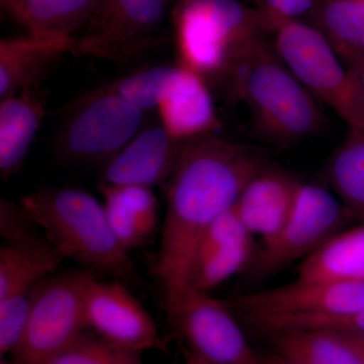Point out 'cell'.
<instances>
[{"label": "cell", "instance_id": "cell-16", "mask_svg": "<svg viewBox=\"0 0 364 364\" xmlns=\"http://www.w3.org/2000/svg\"><path fill=\"white\" fill-rule=\"evenodd\" d=\"M74 41L30 35L0 41V100L39 87Z\"/></svg>", "mask_w": 364, "mask_h": 364}, {"label": "cell", "instance_id": "cell-15", "mask_svg": "<svg viewBox=\"0 0 364 364\" xmlns=\"http://www.w3.org/2000/svg\"><path fill=\"white\" fill-rule=\"evenodd\" d=\"M160 123L181 141L217 134L222 128L208 81L196 72L176 65L160 95Z\"/></svg>", "mask_w": 364, "mask_h": 364}, {"label": "cell", "instance_id": "cell-37", "mask_svg": "<svg viewBox=\"0 0 364 364\" xmlns=\"http://www.w3.org/2000/svg\"><path fill=\"white\" fill-rule=\"evenodd\" d=\"M6 0H1V4H4V2H6Z\"/></svg>", "mask_w": 364, "mask_h": 364}, {"label": "cell", "instance_id": "cell-21", "mask_svg": "<svg viewBox=\"0 0 364 364\" xmlns=\"http://www.w3.org/2000/svg\"><path fill=\"white\" fill-rule=\"evenodd\" d=\"M298 274L301 279L364 282V222L335 235L301 260Z\"/></svg>", "mask_w": 364, "mask_h": 364}, {"label": "cell", "instance_id": "cell-14", "mask_svg": "<svg viewBox=\"0 0 364 364\" xmlns=\"http://www.w3.org/2000/svg\"><path fill=\"white\" fill-rule=\"evenodd\" d=\"M304 182L289 170L267 162L242 191L235 208L251 234L273 240L293 212Z\"/></svg>", "mask_w": 364, "mask_h": 364}, {"label": "cell", "instance_id": "cell-4", "mask_svg": "<svg viewBox=\"0 0 364 364\" xmlns=\"http://www.w3.org/2000/svg\"><path fill=\"white\" fill-rule=\"evenodd\" d=\"M173 21L178 65L208 83L224 79L264 28L259 14L238 0H181Z\"/></svg>", "mask_w": 364, "mask_h": 364}, {"label": "cell", "instance_id": "cell-2", "mask_svg": "<svg viewBox=\"0 0 364 364\" xmlns=\"http://www.w3.org/2000/svg\"><path fill=\"white\" fill-rule=\"evenodd\" d=\"M224 80L229 97L247 107L254 130L273 145L287 147L324 127L318 100L263 37L241 55Z\"/></svg>", "mask_w": 364, "mask_h": 364}, {"label": "cell", "instance_id": "cell-1", "mask_svg": "<svg viewBox=\"0 0 364 364\" xmlns=\"http://www.w3.org/2000/svg\"><path fill=\"white\" fill-rule=\"evenodd\" d=\"M267 162L255 148L218 134L186 142L167 182V210L156 264L168 317L191 293L189 272L203 235L236 205L251 177Z\"/></svg>", "mask_w": 364, "mask_h": 364}, {"label": "cell", "instance_id": "cell-8", "mask_svg": "<svg viewBox=\"0 0 364 364\" xmlns=\"http://www.w3.org/2000/svg\"><path fill=\"white\" fill-rule=\"evenodd\" d=\"M88 274L49 277L31 291L25 334L14 352L16 364H44L85 334V293Z\"/></svg>", "mask_w": 364, "mask_h": 364}, {"label": "cell", "instance_id": "cell-13", "mask_svg": "<svg viewBox=\"0 0 364 364\" xmlns=\"http://www.w3.org/2000/svg\"><path fill=\"white\" fill-rule=\"evenodd\" d=\"M188 141L173 138L162 124L142 130L105 163L100 182L153 188L168 182Z\"/></svg>", "mask_w": 364, "mask_h": 364}, {"label": "cell", "instance_id": "cell-20", "mask_svg": "<svg viewBox=\"0 0 364 364\" xmlns=\"http://www.w3.org/2000/svg\"><path fill=\"white\" fill-rule=\"evenodd\" d=\"M97 0H6L2 6L30 35L75 40Z\"/></svg>", "mask_w": 364, "mask_h": 364}, {"label": "cell", "instance_id": "cell-17", "mask_svg": "<svg viewBox=\"0 0 364 364\" xmlns=\"http://www.w3.org/2000/svg\"><path fill=\"white\" fill-rule=\"evenodd\" d=\"M46 97L39 87L21 91L0 102V176L20 171L46 114Z\"/></svg>", "mask_w": 364, "mask_h": 364}, {"label": "cell", "instance_id": "cell-36", "mask_svg": "<svg viewBox=\"0 0 364 364\" xmlns=\"http://www.w3.org/2000/svg\"><path fill=\"white\" fill-rule=\"evenodd\" d=\"M0 364H16V363H7V361H1V363Z\"/></svg>", "mask_w": 364, "mask_h": 364}, {"label": "cell", "instance_id": "cell-12", "mask_svg": "<svg viewBox=\"0 0 364 364\" xmlns=\"http://www.w3.org/2000/svg\"><path fill=\"white\" fill-rule=\"evenodd\" d=\"M85 311L87 329L114 346L138 353L164 348L153 318L119 282H100L88 275Z\"/></svg>", "mask_w": 364, "mask_h": 364}, {"label": "cell", "instance_id": "cell-27", "mask_svg": "<svg viewBox=\"0 0 364 364\" xmlns=\"http://www.w3.org/2000/svg\"><path fill=\"white\" fill-rule=\"evenodd\" d=\"M44 364H142L141 353L124 350L97 336L81 335Z\"/></svg>", "mask_w": 364, "mask_h": 364}, {"label": "cell", "instance_id": "cell-3", "mask_svg": "<svg viewBox=\"0 0 364 364\" xmlns=\"http://www.w3.org/2000/svg\"><path fill=\"white\" fill-rule=\"evenodd\" d=\"M20 205L65 259L124 279L134 277L129 251L112 233L104 203L87 191L41 188L23 196Z\"/></svg>", "mask_w": 364, "mask_h": 364}, {"label": "cell", "instance_id": "cell-19", "mask_svg": "<svg viewBox=\"0 0 364 364\" xmlns=\"http://www.w3.org/2000/svg\"><path fill=\"white\" fill-rule=\"evenodd\" d=\"M112 233L126 250L142 246L154 234L158 202L152 188L98 183Z\"/></svg>", "mask_w": 364, "mask_h": 364}, {"label": "cell", "instance_id": "cell-7", "mask_svg": "<svg viewBox=\"0 0 364 364\" xmlns=\"http://www.w3.org/2000/svg\"><path fill=\"white\" fill-rule=\"evenodd\" d=\"M171 0H97L73 56L124 64L159 47Z\"/></svg>", "mask_w": 364, "mask_h": 364}, {"label": "cell", "instance_id": "cell-22", "mask_svg": "<svg viewBox=\"0 0 364 364\" xmlns=\"http://www.w3.org/2000/svg\"><path fill=\"white\" fill-rule=\"evenodd\" d=\"M328 186L354 221L364 222V128H348L326 165Z\"/></svg>", "mask_w": 364, "mask_h": 364}, {"label": "cell", "instance_id": "cell-5", "mask_svg": "<svg viewBox=\"0 0 364 364\" xmlns=\"http://www.w3.org/2000/svg\"><path fill=\"white\" fill-rule=\"evenodd\" d=\"M280 58L318 102L348 124L364 128V90L324 35L309 23L284 21L273 31Z\"/></svg>", "mask_w": 364, "mask_h": 364}, {"label": "cell", "instance_id": "cell-9", "mask_svg": "<svg viewBox=\"0 0 364 364\" xmlns=\"http://www.w3.org/2000/svg\"><path fill=\"white\" fill-rule=\"evenodd\" d=\"M354 221L329 186L304 182L293 212L273 240L257 251L249 277L263 279L306 259Z\"/></svg>", "mask_w": 364, "mask_h": 364}, {"label": "cell", "instance_id": "cell-29", "mask_svg": "<svg viewBox=\"0 0 364 364\" xmlns=\"http://www.w3.org/2000/svg\"><path fill=\"white\" fill-rule=\"evenodd\" d=\"M31 313V293L0 299V353L13 354L20 344Z\"/></svg>", "mask_w": 364, "mask_h": 364}, {"label": "cell", "instance_id": "cell-31", "mask_svg": "<svg viewBox=\"0 0 364 364\" xmlns=\"http://www.w3.org/2000/svg\"><path fill=\"white\" fill-rule=\"evenodd\" d=\"M35 223L28 218L21 205L1 198L0 200V235L6 240L36 233Z\"/></svg>", "mask_w": 364, "mask_h": 364}, {"label": "cell", "instance_id": "cell-11", "mask_svg": "<svg viewBox=\"0 0 364 364\" xmlns=\"http://www.w3.org/2000/svg\"><path fill=\"white\" fill-rule=\"evenodd\" d=\"M229 305L245 318L349 315L364 310V282L298 277L284 286L241 294Z\"/></svg>", "mask_w": 364, "mask_h": 364}, {"label": "cell", "instance_id": "cell-10", "mask_svg": "<svg viewBox=\"0 0 364 364\" xmlns=\"http://www.w3.org/2000/svg\"><path fill=\"white\" fill-rule=\"evenodd\" d=\"M231 310L229 303L191 291L169 318L191 353L208 364H262Z\"/></svg>", "mask_w": 364, "mask_h": 364}, {"label": "cell", "instance_id": "cell-23", "mask_svg": "<svg viewBox=\"0 0 364 364\" xmlns=\"http://www.w3.org/2000/svg\"><path fill=\"white\" fill-rule=\"evenodd\" d=\"M267 336L274 353L294 363L361 364L341 333L335 330H287Z\"/></svg>", "mask_w": 364, "mask_h": 364}, {"label": "cell", "instance_id": "cell-26", "mask_svg": "<svg viewBox=\"0 0 364 364\" xmlns=\"http://www.w3.org/2000/svg\"><path fill=\"white\" fill-rule=\"evenodd\" d=\"M173 68L171 65L145 67L107 83L102 88L119 95L143 112L157 111L160 95Z\"/></svg>", "mask_w": 364, "mask_h": 364}, {"label": "cell", "instance_id": "cell-6", "mask_svg": "<svg viewBox=\"0 0 364 364\" xmlns=\"http://www.w3.org/2000/svg\"><path fill=\"white\" fill-rule=\"evenodd\" d=\"M145 117L124 98L97 88L69 105L55 147L67 162L105 164L142 130Z\"/></svg>", "mask_w": 364, "mask_h": 364}, {"label": "cell", "instance_id": "cell-25", "mask_svg": "<svg viewBox=\"0 0 364 364\" xmlns=\"http://www.w3.org/2000/svg\"><path fill=\"white\" fill-rule=\"evenodd\" d=\"M256 252L253 242H250L215 251L193 261L189 272V289L193 293L208 294L237 273L247 270Z\"/></svg>", "mask_w": 364, "mask_h": 364}, {"label": "cell", "instance_id": "cell-28", "mask_svg": "<svg viewBox=\"0 0 364 364\" xmlns=\"http://www.w3.org/2000/svg\"><path fill=\"white\" fill-rule=\"evenodd\" d=\"M253 242V235L248 231L235 205L215 219L203 235L196 247L193 261L205 257L208 254L242 244ZM193 265V264H191Z\"/></svg>", "mask_w": 364, "mask_h": 364}, {"label": "cell", "instance_id": "cell-24", "mask_svg": "<svg viewBox=\"0 0 364 364\" xmlns=\"http://www.w3.org/2000/svg\"><path fill=\"white\" fill-rule=\"evenodd\" d=\"M310 16L340 58L364 59V0H318Z\"/></svg>", "mask_w": 364, "mask_h": 364}, {"label": "cell", "instance_id": "cell-34", "mask_svg": "<svg viewBox=\"0 0 364 364\" xmlns=\"http://www.w3.org/2000/svg\"><path fill=\"white\" fill-rule=\"evenodd\" d=\"M260 359L262 364H301L282 358V356L274 353V352L269 354H265V355H261Z\"/></svg>", "mask_w": 364, "mask_h": 364}, {"label": "cell", "instance_id": "cell-35", "mask_svg": "<svg viewBox=\"0 0 364 364\" xmlns=\"http://www.w3.org/2000/svg\"><path fill=\"white\" fill-rule=\"evenodd\" d=\"M183 364H208L205 361H203V359L198 358V356L195 355V354L191 353L189 358L186 359V363Z\"/></svg>", "mask_w": 364, "mask_h": 364}, {"label": "cell", "instance_id": "cell-32", "mask_svg": "<svg viewBox=\"0 0 364 364\" xmlns=\"http://www.w3.org/2000/svg\"><path fill=\"white\" fill-rule=\"evenodd\" d=\"M338 332L341 333L342 336L346 340L347 343L351 347L354 353L356 354L361 364H364V333Z\"/></svg>", "mask_w": 364, "mask_h": 364}, {"label": "cell", "instance_id": "cell-18", "mask_svg": "<svg viewBox=\"0 0 364 364\" xmlns=\"http://www.w3.org/2000/svg\"><path fill=\"white\" fill-rule=\"evenodd\" d=\"M65 258L37 233L6 240L0 248V299L28 294Z\"/></svg>", "mask_w": 364, "mask_h": 364}, {"label": "cell", "instance_id": "cell-30", "mask_svg": "<svg viewBox=\"0 0 364 364\" xmlns=\"http://www.w3.org/2000/svg\"><path fill=\"white\" fill-rule=\"evenodd\" d=\"M318 0H264V11L259 14L264 28L272 32L284 21H296L311 14Z\"/></svg>", "mask_w": 364, "mask_h": 364}, {"label": "cell", "instance_id": "cell-33", "mask_svg": "<svg viewBox=\"0 0 364 364\" xmlns=\"http://www.w3.org/2000/svg\"><path fill=\"white\" fill-rule=\"evenodd\" d=\"M342 61L344 62L345 65L351 69L358 76L364 90V59L358 58V57H349V58L342 59Z\"/></svg>", "mask_w": 364, "mask_h": 364}]
</instances>
